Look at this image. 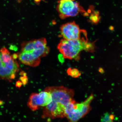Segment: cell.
<instances>
[{
	"mask_svg": "<svg viewBox=\"0 0 122 122\" xmlns=\"http://www.w3.org/2000/svg\"><path fill=\"white\" fill-rule=\"evenodd\" d=\"M51 94L52 101L66 106L74 99V91L62 86L48 87L44 90Z\"/></svg>",
	"mask_w": 122,
	"mask_h": 122,
	"instance_id": "cell-5",
	"label": "cell"
},
{
	"mask_svg": "<svg viewBox=\"0 0 122 122\" xmlns=\"http://www.w3.org/2000/svg\"><path fill=\"white\" fill-rule=\"evenodd\" d=\"M49 52L46 40L42 38L23 42L18 58L24 65L36 67L40 64L41 58L46 56Z\"/></svg>",
	"mask_w": 122,
	"mask_h": 122,
	"instance_id": "cell-1",
	"label": "cell"
},
{
	"mask_svg": "<svg viewBox=\"0 0 122 122\" xmlns=\"http://www.w3.org/2000/svg\"><path fill=\"white\" fill-rule=\"evenodd\" d=\"M60 30L61 34L64 39L72 40L84 38H81L83 31L74 22L63 24L61 27Z\"/></svg>",
	"mask_w": 122,
	"mask_h": 122,
	"instance_id": "cell-8",
	"label": "cell"
},
{
	"mask_svg": "<svg viewBox=\"0 0 122 122\" xmlns=\"http://www.w3.org/2000/svg\"><path fill=\"white\" fill-rule=\"evenodd\" d=\"M90 19L93 23H97L100 20V17L99 16V14L97 12H95L94 13H92L90 17Z\"/></svg>",
	"mask_w": 122,
	"mask_h": 122,
	"instance_id": "cell-11",
	"label": "cell"
},
{
	"mask_svg": "<svg viewBox=\"0 0 122 122\" xmlns=\"http://www.w3.org/2000/svg\"><path fill=\"white\" fill-rule=\"evenodd\" d=\"M67 72L68 75L74 78L78 77L81 74V73L77 69L75 68H69L67 70Z\"/></svg>",
	"mask_w": 122,
	"mask_h": 122,
	"instance_id": "cell-9",
	"label": "cell"
},
{
	"mask_svg": "<svg viewBox=\"0 0 122 122\" xmlns=\"http://www.w3.org/2000/svg\"><path fill=\"white\" fill-rule=\"evenodd\" d=\"M92 94L85 101L77 102L74 99L67 105L65 108V117L70 122H76L83 118L91 109L90 104L94 99Z\"/></svg>",
	"mask_w": 122,
	"mask_h": 122,
	"instance_id": "cell-4",
	"label": "cell"
},
{
	"mask_svg": "<svg viewBox=\"0 0 122 122\" xmlns=\"http://www.w3.org/2000/svg\"><path fill=\"white\" fill-rule=\"evenodd\" d=\"M94 48L93 44L88 42L87 39H85L62 40L57 46L64 58L77 60L79 59V55L83 50L92 51Z\"/></svg>",
	"mask_w": 122,
	"mask_h": 122,
	"instance_id": "cell-2",
	"label": "cell"
},
{
	"mask_svg": "<svg viewBox=\"0 0 122 122\" xmlns=\"http://www.w3.org/2000/svg\"><path fill=\"white\" fill-rule=\"evenodd\" d=\"M52 101L51 94L44 90L39 93H33L30 96L27 105L32 111L37 110L42 107H45Z\"/></svg>",
	"mask_w": 122,
	"mask_h": 122,
	"instance_id": "cell-7",
	"label": "cell"
},
{
	"mask_svg": "<svg viewBox=\"0 0 122 122\" xmlns=\"http://www.w3.org/2000/svg\"><path fill=\"white\" fill-rule=\"evenodd\" d=\"M3 104V102L2 101L0 100V106H1V105H2Z\"/></svg>",
	"mask_w": 122,
	"mask_h": 122,
	"instance_id": "cell-13",
	"label": "cell"
},
{
	"mask_svg": "<svg viewBox=\"0 0 122 122\" xmlns=\"http://www.w3.org/2000/svg\"><path fill=\"white\" fill-rule=\"evenodd\" d=\"M114 118L113 114L106 113L104 114L101 120L102 122H113Z\"/></svg>",
	"mask_w": 122,
	"mask_h": 122,
	"instance_id": "cell-10",
	"label": "cell"
},
{
	"mask_svg": "<svg viewBox=\"0 0 122 122\" xmlns=\"http://www.w3.org/2000/svg\"><path fill=\"white\" fill-rule=\"evenodd\" d=\"M41 0H34V1L36 3L38 4L40 2Z\"/></svg>",
	"mask_w": 122,
	"mask_h": 122,
	"instance_id": "cell-12",
	"label": "cell"
},
{
	"mask_svg": "<svg viewBox=\"0 0 122 122\" xmlns=\"http://www.w3.org/2000/svg\"><path fill=\"white\" fill-rule=\"evenodd\" d=\"M17 54L11 55L5 48L0 49V79L11 81L15 79L19 66Z\"/></svg>",
	"mask_w": 122,
	"mask_h": 122,
	"instance_id": "cell-3",
	"label": "cell"
},
{
	"mask_svg": "<svg viewBox=\"0 0 122 122\" xmlns=\"http://www.w3.org/2000/svg\"><path fill=\"white\" fill-rule=\"evenodd\" d=\"M57 10L61 19L77 16L85 12L79 3L72 0H60L58 2Z\"/></svg>",
	"mask_w": 122,
	"mask_h": 122,
	"instance_id": "cell-6",
	"label": "cell"
},
{
	"mask_svg": "<svg viewBox=\"0 0 122 122\" xmlns=\"http://www.w3.org/2000/svg\"><path fill=\"white\" fill-rule=\"evenodd\" d=\"M72 0L74 1V0Z\"/></svg>",
	"mask_w": 122,
	"mask_h": 122,
	"instance_id": "cell-14",
	"label": "cell"
}]
</instances>
